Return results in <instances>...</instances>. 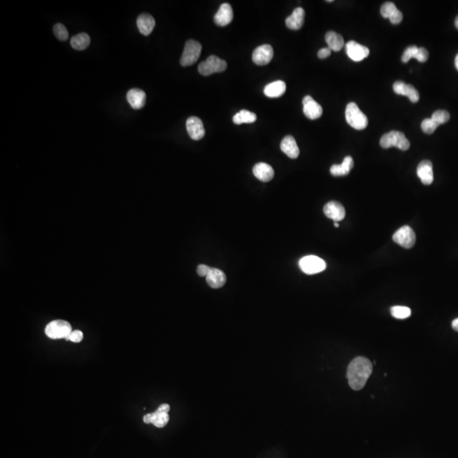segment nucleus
<instances>
[{"label":"nucleus","instance_id":"f257e3e1","mask_svg":"<svg viewBox=\"0 0 458 458\" xmlns=\"http://www.w3.org/2000/svg\"><path fill=\"white\" fill-rule=\"evenodd\" d=\"M373 373V364L366 357H356L349 364L347 379L349 385L354 390H360L366 385Z\"/></svg>","mask_w":458,"mask_h":458},{"label":"nucleus","instance_id":"f03ea898","mask_svg":"<svg viewBox=\"0 0 458 458\" xmlns=\"http://www.w3.org/2000/svg\"><path fill=\"white\" fill-rule=\"evenodd\" d=\"M346 118L348 124L356 130L365 129L368 124L366 114L359 109L358 105L354 102L347 104L346 109Z\"/></svg>","mask_w":458,"mask_h":458},{"label":"nucleus","instance_id":"7ed1b4c3","mask_svg":"<svg viewBox=\"0 0 458 458\" xmlns=\"http://www.w3.org/2000/svg\"><path fill=\"white\" fill-rule=\"evenodd\" d=\"M380 145L384 149L397 147L399 150H407L410 148V142L403 132L391 131L381 137Z\"/></svg>","mask_w":458,"mask_h":458},{"label":"nucleus","instance_id":"20e7f679","mask_svg":"<svg viewBox=\"0 0 458 458\" xmlns=\"http://www.w3.org/2000/svg\"><path fill=\"white\" fill-rule=\"evenodd\" d=\"M71 332L72 328L71 324L64 320L52 321L45 328L46 335L52 339L66 338Z\"/></svg>","mask_w":458,"mask_h":458},{"label":"nucleus","instance_id":"39448f33","mask_svg":"<svg viewBox=\"0 0 458 458\" xmlns=\"http://www.w3.org/2000/svg\"><path fill=\"white\" fill-rule=\"evenodd\" d=\"M226 62L216 55L209 56L206 61L198 65V72L203 76H210L211 74L222 72L226 69Z\"/></svg>","mask_w":458,"mask_h":458},{"label":"nucleus","instance_id":"423d86ee","mask_svg":"<svg viewBox=\"0 0 458 458\" xmlns=\"http://www.w3.org/2000/svg\"><path fill=\"white\" fill-rule=\"evenodd\" d=\"M202 46L195 40L186 42L183 53L181 57L180 63L183 66H190L198 61L201 56Z\"/></svg>","mask_w":458,"mask_h":458},{"label":"nucleus","instance_id":"0eeeda50","mask_svg":"<svg viewBox=\"0 0 458 458\" xmlns=\"http://www.w3.org/2000/svg\"><path fill=\"white\" fill-rule=\"evenodd\" d=\"M299 267L305 274H316L325 270L326 262L321 259L320 257L306 255L300 260Z\"/></svg>","mask_w":458,"mask_h":458},{"label":"nucleus","instance_id":"6e6552de","mask_svg":"<svg viewBox=\"0 0 458 458\" xmlns=\"http://www.w3.org/2000/svg\"><path fill=\"white\" fill-rule=\"evenodd\" d=\"M393 240L405 249H411L414 246L416 234L409 226H402L394 233Z\"/></svg>","mask_w":458,"mask_h":458},{"label":"nucleus","instance_id":"1a4fd4ad","mask_svg":"<svg viewBox=\"0 0 458 458\" xmlns=\"http://www.w3.org/2000/svg\"><path fill=\"white\" fill-rule=\"evenodd\" d=\"M273 58V48L269 44H263L254 49L252 60L257 66H266Z\"/></svg>","mask_w":458,"mask_h":458},{"label":"nucleus","instance_id":"9d476101","mask_svg":"<svg viewBox=\"0 0 458 458\" xmlns=\"http://www.w3.org/2000/svg\"><path fill=\"white\" fill-rule=\"evenodd\" d=\"M186 128L189 137L193 140L201 139L206 134L203 122L198 117H189L186 122Z\"/></svg>","mask_w":458,"mask_h":458},{"label":"nucleus","instance_id":"9b49d317","mask_svg":"<svg viewBox=\"0 0 458 458\" xmlns=\"http://www.w3.org/2000/svg\"><path fill=\"white\" fill-rule=\"evenodd\" d=\"M347 55L354 61H361L369 55V49L355 41H350L346 44Z\"/></svg>","mask_w":458,"mask_h":458},{"label":"nucleus","instance_id":"f8f14e48","mask_svg":"<svg viewBox=\"0 0 458 458\" xmlns=\"http://www.w3.org/2000/svg\"><path fill=\"white\" fill-rule=\"evenodd\" d=\"M303 112L310 120L318 119L323 114V108L310 95L303 99Z\"/></svg>","mask_w":458,"mask_h":458},{"label":"nucleus","instance_id":"ddd939ff","mask_svg":"<svg viewBox=\"0 0 458 458\" xmlns=\"http://www.w3.org/2000/svg\"><path fill=\"white\" fill-rule=\"evenodd\" d=\"M323 212L328 218L334 221H342L346 216V210L340 203L337 201H329L326 204Z\"/></svg>","mask_w":458,"mask_h":458},{"label":"nucleus","instance_id":"4468645a","mask_svg":"<svg viewBox=\"0 0 458 458\" xmlns=\"http://www.w3.org/2000/svg\"><path fill=\"white\" fill-rule=\"evenodd\" d=\"M234 19V12L231 5L224 3L219 7L217 12L214 16V21L219 26H225L231 23Z\"/></svg>","mask_w":458,"mask_h":458},{"label":"nucleus","instance_id":"2eb2a0df","mask_svg":"<svg viewBox=\"0 0 458 458\" xmlns=\"http://www.w3.org/2000/svg\"><path fill=\"white\" fill-rule=\"evenodd\" d=\"M393 89L395 94L408 97L412 103H417L419 100V93L411 84L405 83L400 81H395Z\"/></svg>","mask_w":458,"mask_h":458},{"label":"nucleus","instance_id":"dca6fc26","mask_svg":"<svg viewBox=\"0 0 458 458\" xmlns=\"http://www.w3.org/2000/svg\"><path fill=\"white\" fill-rule=\"evenodd\" d=\"M417 176L424 185H430L434 181L433 164L430 160H424L419 163L417 169Z\"/></svg>","mask_w":458,"mask_h":458},{"label":"nucleus","instance_id":"f3484780","mask_svg":"<svg viewBox=\"0 0 458 458\" xmlns=\"http://www.w3.org/2000/svg\"><path fill=\"white\" fill-rule=\"evenodd\" d=\"M127 99L132 109H139L145 105L146 94L141 89H132L127 92Z\"/></svg>","mask_w":458,"mask_h":458},{"label":"nucleus","instance_id":"a211bd4d","mask_svg":"<svg viewBox=\"0 0 458 458\" xmlns=\"http://www.w3.org/2000/svg\"><path fill=\"white\" fill-rule=\"evenodd\" d=\"M280 148L282 152L291 159H296L300 155V150L298 147L297 142L295 141V137L290 135H288L282 138Z\"/></svg>","mask_w":458,"mask_h":458},{"label":"nucleus","instance_id":"6ab92c4d","mask_svg":"<svg viewBox=\"0 0 458 458\" xmlns=\"http://www.w3.org/2000/svg\"><path fill=\"white\" fill-rule=\"evenodd\" d=\"M254 177L262 182H269L274 177V170L267 163H257L253 167Z\"/></svg>","mask_w":458,"mask_h":458},{"label":"nucleus","instance_id":"aec40b11","mask_svg":"<svg viewBox=\"0 0 458 458\" xmlns=\"http://www.w3.org/2000/svg\"><path fill=\"white\" fill-rule=\"evenodd\" d=\"M145 423H153L155 427H163L169 422V415L167 412H160L156 410L152 413H148L144 416Z\"/></svg>","mask_w":458,"mask_h":458},{"label":"nucleus","instance_id":"412c9836","mask_svg":"<svg viewBox=\"0 0 458 458\" xmlns=\"http://www.w3.org/2000/svg\"><path fill=\"white\" fill-rule=\"evenodd\" d=\"M137 25L138 30L142 35L149 36L155 28V20L152 15H150L147 13H144L137 17Z\"/></svg>","mask_w":458,"mask_h":458},{"label":"nucleus","instance_id":"4be33fe9","mask_svg":"<svg viewBox=\"0 0 458 458\" xmlns=\"http://www.w3.org/2000/svg\"><path fill=\"white\" fill-rule=\"evenodd\" d=\"M305 20V10L302 8H296L293 11L292 15L287 17L285 23L288 28L291 30H299L302 27Z\"/></svg>","mask_w":458,"mask_h":458},{"label":"nucleus","instance_id":"5701e85b","mask_svg":"<svg viewBox=\"0 0 458 458\" xmlns=\"http://www.w3.org/2000/svg\"><path fill=\"white\" fill-rule=\"evenodd\" d=\"M206 277V282L209 286L213 289H219L226 283V275L222 271L217 268H211Z\"/></svg>","mask_w":458,"mask_h":458},{"label":"nucleus","instance_id":"b1692460","mask_svg":"<svg viewBox=\"0 0 458 458\" xmlns=\"http://www.w3.org/2000/svg\"><path fill=\"white\" fill-rule=\"evenodd\" d=\"M354 166V160L351 156H346L340 165H333L330 168V173L334 177L348 175Z\"/></svg>","mask_w":458,"mask_h":458},{"label":"nucleus","instance_id":"393cba45","mask_svg":"<svg viewBox=\"0 0 458 458\" xmlns=\"http://www.w3.org/2000/svg\"><path fill=\"white\" fill-rule=\"evenodd\" d=\"M285 91H286V84L284 81L280 80L267 84L264 89L265 95L268 98H278L282 96V94H284Z\"/></svg>","mask_w":458,"mask_h":458},{"label":"nucleus","instance_id":"a878e982","mask_svg":"<svg viewBox=\"0 0 458 458\" xmlns=\"http://www.w3.org/2000/svg\"><path fill=\"white\" fill-rule=\"evenodd\" d=\"M325 40L328 43V48H330L332 51H340L345 46V41L340 34L333 32V31H329L327 33L325 36Z\"/></svg>","mask_w":458,"mask_h":458},{"label":"nucleus","instance_id":"bb28decb","mask_svg":"<svg viewBox=\"0 0 458 458\" xmlns=\"http://www.w3.org/2000/svg\"><path fill=\"white\" fill-rule=\"evenodd\" d=\"M90 44V37L87 33H79L71 39V45L76 50H84Z\"/></svg>","mask_w":458,"mask_h":458},{"label":"nucleus","instance_id":"cd10ccee","mask_svg":"<svg viewBox=\"0 0 458 458\" xmlns=\"http://www.w3.org/2000/svg\"><path fill=\"white\" fill-rule=\"evenodd\" d=\"M256 114L253 112L249 111L246 109H242L234 116L233 121L235 124L240 125L244 124V123H253L256 121Z\"/></svg>","mask_w":458,"mask_h":458},{"label":"nucleus","instance_id":"c85d7f7f","mask_svg":"<svg viewBox=\"0 0 458 458\" xmlns=\"http://www.w3.org/2000/svg\"><path fill=\"white\" fill-rule=\"evenodd\" d=\"M390 312H391V315L396 319H406V318H409L412 314L410 308L407 307V306H400V305L391 307Z\"/></svg>","mask_w":458,"mask_h":458},{"label":"nucleus","instance_id":"c756f323","mask_svg":"<svg viewBox=\"0 0 458 458\" xmlns=\"http://www.w3.org/2000/svg\"><path fill=\"white\" fill-rule=\"evenodd\" d=\"M431 119L439 126L440 124H444L450 120V114L446 110H436L432 114Z\"/></svg>","mask_w":458,"mask_h":458},{"label":"nucleus","instance_id":"7c9ffc66","mask_svg":"<svg viewBox=\"0 0 458 458\" xmlns=\"http://www.w3.org/2000/svg\"><path fill=\"white\" fill-rule=\"evenodd\" d=\"M53 33L55 35L56 38L59 40L66 41L69 38L68 31L66 29L65 25H62L61 23L55 24L53 26Z\"/></svg>","mask_w":458,"mask_h":458},{"label":"nucleus","instance_id":"2f4dec72","mask_svg":"<svg viewBox=\"0 0 458 458\" xmlns=\"http://www.w3.org/2000/svg\"><path fill=\"white\" fill-rule=\"evenodd\" d=\"M396 10V6H395L394 3L386 2L382 5L381 9H380V13H381L383 17L389 18V17L395 12Z\"/></svg>","mask_w":458,"mask_h":458},{"label":"nucleus","instance_id":"473e14b6","mask_svg":"<svg viewBox=\"0 0 458 458\" xmlns=\"http://www.w3.org/2000/svg\"><path fill=\"white\" fill-rule=\"evenodd\" d=\"M438 127L439 126L431 118H426L422 121V124H421V128L423 132L427 134L433 133Z\"/></svg>","mask_w":458,"mask_h":458},{"label":"nucleus","instance_id":"72a5a7b5","mask_svg":"<svg viewBox=\"0 0 458 458\" xmlns=\"http://www.w3.org/2000/svg\"><path fill=\"white\" fill-rule=\"evenodd\" d=\"M417 48H418V47L415 45L408 47V48L405 50L403 54H402V62L407 63V62H408L411 59L415 58V55H416V53H417Z\"/></svg>","mask_w":458,"mask_h":458},{"label":"nucleus","instance_id":"f704fd0d","mask_svg":"<svg viewBox=\"0 0 458 458\" xmlns=\"http://www.w3.org/2000/svg\"><path fill=\"white\" fill-rule=\"evenodd\" d=\"M83 338V333L80 330H74L71 332V334L66 338V340H70L74 343H79L81 342Z\"/></svg>","mask_w":458,"mask_h":458},{"label":"nucleus","instance_id":"c9c22d12","mask_svg":"<svg viewBox=\"0 0 458 458\" xmlns=\"http://www.w3.org/2000/svg\"><path fill=\"white\" fill-rule=\"evenodd\" d=\"M415 59H417L419 62H426L427 61V59H428V52H427V49L422 48V47L417 48Z\"/></svg>","mask_w":458,"mask_h":458},{"label":"nucleus","instance_id":"e433bc0d","mask_svg":"<svg viewBox=\"0 0 458 458\" xmlns=\"http://www.w3.org/2000/svg\"><path fill=\"white\" fill-rule=\"evenodd\" d=\"M403 20V15L398 9L395 10V12L389 17V20L392 24H399L402 22Z\"/></svg>","mask_w":458,"mask_h":458},{"label":"nucleus","instance_id":"4c0bfd02","mask_svg":"<svg viewBox=\"0 0 458 458\" xmlns=\"http://www.w3.org/2000/svg\"><path fill=\"white\" fill-rule=\"evenodd\" d=\"M211 267H208L206 265H198V267H197V273L201 277H206L209 272L211 271Z\"/></svg>","mask_w":458,"mask_h":458},{"label":"nucleus","instance_id":"58836bf2","mask_svg":"<svg viewBox=\"0 0 458 458\" xmlns=\"http://www.w3.org/2000/svg\"><path fill=\"white\" fill-rule=\"evenodd\" d=\"M331 52L332 50L328 47V48H321L320 50L318 51V56L320 59L328 58V56H330Z\"/></svg>","mask_w":458,"mask_h":458},{"label":"nucleus","instance_id":"ea45409f","mask_svg":"<svg viewBox=\"0 0 458 458\" xmlns=\"http://www.w3.org/2000/svg\"><path fill=\"white\" fill-rule=\"evenodd\" d=\"M160 412H167L170 411V406L168 404H161L160 407H158V409Z\"/></svg>","mask_w":458,"mask_h":458},{"label":"nucleus","instance_id":"a19ab883","mask_svg":"<svg viewBox=\"0 0 458 458\" xmlns=\"http://www.w3.org/2000/svg\"><path fill=\"white\" fill-rule=\"evenodd\" d=\"M452 328L455 331H457L458 332V318L455 319V320L452 322Z\"/></svg>","mask_w":458,"mask_h":458},{"label":"nucleus","instance_id":"79ce46f5","mask_svg":"<svg viewBox=\"0 0 458 458\" xmlns=\"http://www.w3.org/2000/svg\"><path fill=\"white\" fill-rule=\"evenodd\" d=\"M455 67H456V68H457V70H458V54H457V55L455 56Z\"/></svg>","mask_w":458,"mask_h":458},{"label":"nucleus","instance_id":"37998d69","mask_svg":"<svg viewBox=\"0 0 458 458\" xmlns=\"http://www.w3.org/2000/svg\"><path fill=\"white\" fill-rule=\"evenodd\" d=\"M455 27L457 28V29H458V15H457V17L455 18Z\"/></svg>","mask_w":458,"mask_h":458},{"label":"nucleus","instance_id":"c03bdc74","mask_svg":"<svg viewBox=\"0 0 458 458\" xmlns=\"http://www.w3.org/2000/svg\"><path fill=\"white\" fill-rule=\"evenodd\" d=\"M334 226H336V227H338V226H339V224H338L337 221H334Z\"/></svg>","mask_w":458,"mask_h":458}]
</instances>
